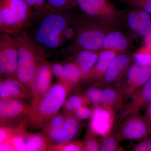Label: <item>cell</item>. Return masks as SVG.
<instances>
[{"mask_svg":"<svg viewBox=\"0 0 151 151\" xmlns=\"http://www.w3.org/2000/svg\"><path fill=\"white\" fill-rule=\"evenodd\" d=\"M80 129L78 119L73 116L66 117L65 123L59 128L46 130L50 139L60 145L70 142Z\"/></svg>","mask_w":151,"mask_h":151,"instance_id":"11","label":"cell"},{"mask_svg":"<svg viewBox=\"0 0 151 151\" xmlns=\"http://www.w3.org/2000/svg\"><path fill=\"white\" fill-rule=\"evenodd\" d=\"M151 76V66H141L136 63L132 65L127 71V93L131 94L138 87L144 85Z\"/></svg>","mask_w":151,"mask_h":151,"instance_id":"13","label":"cell"},{"mask_svg":"<svg viewBox=\"0 0 151 151\" xmlns=\"http://www.w3.org/2000/svg\"><path fill=\"white\" fill-rule=\"evenodd\" d=\"M76 35V30L75 27H72L68 26L65 29L63 33V41L65 40H69L72 39Z\"/></svg>","mask_w":151,"mask_h":151,"instance_id":"37","label":"cell"},{"mask_svg":"<svg viewBox=\"0 0 151 151\" xmlns=\"http://www.w3.org/2000/svg\"><path fill=\"white\" fill-rule=\"evenodd\" d=\"M139 18L140 24L137 33L144 37L151 30V16L145 11L137 9Z\"/></svg>","mask_w":151,"mask_h":151,"instance_id":"23","label":"cell"},{"mask_svg":"<svg viewBox=\"0 0 151 151\" xmlns=\"http://www.w3.org/2000/svg\"><path fill=\"white\" fill-rule=\"evenodd\" d=\"M48 143L45 137L39 134H22V151L46 150Z\"/></svg>","mask_w":151,"mask_h":151,"instance_id":"20","label":"cell"},{"mask_svg":"<svg viewBox=\"0 0 151 151\" xmlns=\"http://www.w3.org/2000/svg\"><path fill=\"white\" fill-rule=\"evenodd\" d=\"M126 118L121 127L120 133L117 134L121 139L138 140L145 136L147 127L142 119L137 115V112L123 117Z\"/></svg>","mask_w":151,"mask_h":151,"instance_id":"9","label":"cell"},{"mask_svg":"<svg viewBox=\"0 0 151 151\" xmlns=\"http://www.w3.org/2000/svg\"><path fill=\"white\" fill-rule=\"evenodd\" d=\"M86 97L91 102L96 105H103V90L96 88L92 87L86 91Z\"/></svg>","mask_w":151,"mask_h":151,"instance_id":"27","label":"cell"},{"mask_svg":"<svg viewBox=\"0 0 151 151\" xmlns=\"http://www.w3.org/2000/svg\"><path fill=\"white\" fill-rule=\"evenodd\" d=\"M51 69L52 74L60 81H61L63 74V66L59 63H55L51 66Z\"/></svg>","mask_w":151,"mask_h":151,"instance_id":"36","label":"cell"},{"mask_svg":"<svg viewBox=\"0 0 151 151\" xmlns=\"http://www.w3.org/2000/svg\"><path fill=\"white\" fill-rule=\"evenodd\" d=\"M14 35L18 43L17 78L24 86L30 87L40 63L38 62L40 49L25 30Z\"/></svg>","mask_w":151,"mask_h":151,"instance_id":"2","label":"cell"},{"mask_svg":"<svg viewBox=\"0 0 151 151\" xmlns=\"http://www.w3.org/2000/svg\"><path fill=\"white\" fill-rule=\"evenodd\" d=\"M54 150L63 151H84V144L79 142H68L63 145H58L54 147Z\"/></svg>","mask_w":151,"mask_h":151,"instance_id":"31","label":"cell"},{"mask_svg":"<svg viewBox=\"0 0 151 151\" xmlns=\"http://www.w3.org/2000/svg\"><path fill=\"white\" fill-rule=\"evenodd\" d=\"M134 58L138 65L151 67V48L144 45L135 52Z\"/></svg>","mask_w":151,"mask_h":151,"instance_id":"22","label":"cell"},{"mask_svg":"<svg viewBox=\"0 0 151 151\" xmlns=\"http://www.w3.org/2000/svg\"><path fill=\"white\" fill-rule=\"evenodd\" d=\"M151 101V76L139 92H137L125 109L123 115L137 112L145 103Z\"/></svg>","mask_w":151,"mask_h":151,"instance_id":"17","label":"cell"},{"mask_svg":"<svg viewBox=\"0 0 151 151\" xmlns=\"http://www.w3.org/2000/svg\"><path fill=\"white\" fill-rule=\"evenodd\" d=\"M68 91L62 83L55 84L43 96L32 102L28 113L31 122L37 126L45 124L63 105Z\"/></svg>","mask_w":151,"mask_h":151,"instance_id":"4","label":"cell"},{"mask_svg":"<svg viewBox=\"0 0 151 151\" xmlns=\"http://www.w3.org/2000/svg\"><path fill=\"white\" fill-rule=\"evenodd\" d=\"M130 59L129 55L125 53L117 55L103 77L104 82L106 84H110L119 79L129 64Z\"/></svg>","mask_w":151,"mask_h":151,"instance_id":"14","label":"cell"},{"mask_svg":"<svg viewBox=\"0 0 151 151\" xmlns=\"http://www.w3.org/2000/svg\"><path fill=\"white\" fill-rule=\"evenodd\" d=\"M127 24L129 28L137 32L139 27L140 21L137 9L130 11L127 14Z\"/></svg>","mask_w":151,"mask_h":151,"instance_id":"30","label":"cell"},{"mask_svg":"<svg viewBox=\"0 0 151 151\" xmlns=\"http://www.w3.org/2000/svg\"><path fill=\"white\" fill-rule=\"evenodd\" d=\"M129 42L125 35L121 32H110L103 40L102 49L114 50L117 52L124 51L128 47Z\"/></svg>","mask_w":151,"mask_h":151,"instance_id":"18","label":"cell"},{"mask_svg":"<svg viewBox=\"0 0 151 151\" xmlns=\"http://www.w3.org/2000/svg\"><path fill=\"white\" fill-rule=\"evenodd\" d=\"M99 53L96 51L81 50L76 58L75 63L81 70L82 78H85L97 62Z\"/></svg>","mask_w":151,"mask_h":151,"instance_id":"19","label":"cell"},{"mask_svg":"<svg viewBox=\"0 0 151 151\" xmlns=\"http://www.w3.org/2000/svg\"><path fill=\"white\" fill-rule=\"evenodd\" d=\"M93 110H91L86 105L81 106L74 112L75 117L78 120H85L92 116Z\"/></svg>","mask_w":151,"mask_h":151,"instance_id":"34","label":"cell"},{"mask_svg":"<svg viewBox=\"0 0 151 151\" xmlns=\"http://www.w3.org/2000/svg\"><path fill=\"white\" fill-rule=\"evenodd\" d=\"M33 12L25 0H0V31L14 35L32 20Z\"/></svg>","mask_w":151,"mask_h":151,"instance_id":"3","label":"cell"},{"mask_svg":"<svg viewBox=\"0 0 151 151\" xmlns=\"http://www.w3.org/2000/svg\"><path fill=\"white\" fill-rule=\"evenodd\" d=\"M51 67L45 62H41L30 87L32 102L43 96L51 87L52 75Z\"/></svg>","mask_w":151,"mask_h":151,"instance_id":"10","label":"cell"},{"mask_svg":"<svg viewBox=\"0 0 151 151\" xmlns=\"http://www.w3.org/2000/svg\"><path fill=\"white\" fill-rule=\"evenodd\" d=\"M100 145L99 141L94 138H89L84 144V151H100Z\"/></svg>","mask_w":151,"mask_h":151,"instance_id":"35","label":"cell"},{"mask_svg":"<svg viewBox=\"0 0 151 151\" xmlns=\"http://www.w3.org/2000/svg\"><path fill=\"white\" fill-rule=\"evenodd\" d=\"M48 9L64 10L76 5V0H47Z\"/></svg>","mask_w":151,"mask_h":151,"instance_id":"28","label":"cell"},{"mask_svg":"<svg viewBox=\"0 0 151 151\" xmlns=\"http://www.w3.org/2000/svg\"><path fill=\"white\" fill-rule=\"evenodd\" d=\"M145 45L151 48V30L144 37Z\"/></svg>","mask_w":151,"mask_h":151,"instance_id":"39","label":"cell"},{"mask_svg":"<svg viewBox=\"0 0 151 151\" xmlns=\"http://www.w3.org/2000/svg\"><path fill=\"white\" fill-rule=\"evenodd\" d=\"M44 12L37 22L32 35H29L40 49L55 50L62 44L63 36L69 26V18L63 10Z\"/></svg>","mask_w":151,"mask_h":151,"instance_id":"1","label":"cell"},{"mask_svg":"<svg viewBox=\"0 0 151 151\" xmlns=\"http://www.w3.org/2000/svg\"><path fill=\"white\" fill-rule=\"evenodd\" d=\"M18 43L15 37L6 33L0 35V73L8 78L16 76Z\"/></svg>","mask_w":151,"mask_h":151,"instance_id":"7","label":"cell"},{"mask_svg":"<svg viewBox=\"0 0 151 151\" xmlns=\"http://www.w3.org/2000/svg\"><path fill=\"white\" fill-rule=\"evenodd\" d=\"M136 151H151V139L147 140L138 144L133 150Z\"/></svg>","mask_w":151,"mask_h":151,"instance_id":"38","label":"cell"},{"mask_svg":"<svg viewBox=\"0 0 151 151\" xmlns=\"http://www.w3.org/2000/svg\"><path fill=\"white\" fill-rule=\"evenodd\" d=\"M103 139L100 145V151H120L121 148L119 146L120 138L118 135L109 134Z\"/></svg>","mask_w":151,"mask_h":151,"instance_id":"25","label":"cell"},{"mask_svg":"<svg viewBox=\"0 0 151 151\" xmlns=\"http://www.w3.org/2000/svg\"><path fill=\"white\" fill-rule=\"evenodd\" d=\"M89 102L86 96L73 95L65 103V110L68 112H74L81 106L86 105Z\"/></svg>","mask_w":151,"mask_h":151,"instance_id":"26","label":"cell"},{"mask_svg":"<svg viewBox=\"0 0 151 151\" xmlns=\"http://www.w3.org/2000/svg\"><path fill=\"white\" fill-rule=\"evenodd\" d=\"M114 50H103L99 52L97 62L85 78H100L103 77L112 60L118 55Z\"/></svg>","mask_w":151,"mask_h":151,"instance_id":"16","label":"cell"},{"mask_svg":"<svg viewBox=\"0 0 151 151\" xmlns=\"http://www.w3.org/2000/svg\"><path fill=\"white\" fill-rule=\"evenodd\" d=\"M27 106L19 99L11 98L1 100L0 103L1 124L4 125L7 122L17 119L25 113L29 112Z\"/></svg>","mask_w":151,"mask_h":151,"instance_id":"12","label":"cell"},{"mask_svg":"<svg viewBox=\"0 0 151 151\" xmlns=\"http://www.w3.org/2000/svg\"><path fill=\"white\" fill-rule=\"evenodd\" d=\"M103 105L114 111V108L119 103L120 95L114 89L106 88L103 90Z\"/></svg>","mask_w":151,"mask_h":151,"instance_id":"24","label":"cell"},{"mask_svg":"<svg viewBox=\"0 0 151 151\" xmlns=\"http://www.w3.org/2000/svg\"><path fill=\"white\" fill-rule=\"evenodd\" d=\"M63 74L60 82L69 89L82 78V74L75 63H68L63 66Z\"/></svg>","mask_w":151,"mask_h":151,"instance_id":"21","label":"cell"},{"mask_svg":"<svg viewBox=\"0 0 151 151\" xmlns=\"http://www.w3.org/2000/svg\"><path fill=\"white\" fill-rule=\"evenodd\" d=\"M76 5L85 15L106 27L116 25L121 14L110 0H76Z\"/></svg>","mask_w":151,"mask_h":151,"instance_id":"5","label":"cell"},{"mask_svg":"<svg viewBox=\"0 0 151 151\" xmlns=\"http://www.w3.org/2000/svg\"><path fill=\"white\" fill-rule=\"evenodd\" d=\"M22 129L19 128L18 129H12L9 127H1L0 129V143L4 142L9 139L13 137L17 134L20 133L22 131Z\"/></svg>","mask_w":151,"mask_h":151,"instance_id":"32","label":"cell"},{"mask_svg":"<svg viewBox=\"0 0 151 151\" xmlns=\"http://www.w3.org/2000/svg\"><path fill=\"white\" fill-rule=\"evenodd\" d=\"M106 27L96 21L79 19L75 24L76 45L81 50L97 51L102 49Z\"/></svg>","mask_w":151,"mask_h":151,"instance_id":"6","label":"cell"},{"mask_svg":"<svg viewBox=\"0 0 151 151\" xmlns=\"http://www.w3.org/2000/svg\"><path fill=\"white\" fill-rule=\"evenodd\" d=\"M25 86L22 84L18 79L9 78L1 81L0 84V99L16 98L22 99L27 96Z\"/></svg>","mask_w":151,"mask_h":151,"instance_id":"15","label":"cell"},{"mask_svg":"<svg viewBox=\"0 0 151 151\" xmlns=\"http://www.w3.org/2000/svg\"><path fill=\"white\" fill-rule=\"evenodd\" d=\"M66 117L61 115H56L52 116L47 123L46 130L59 128L65 123Z\"/></svg>","mask_w":151,"mask_h":151,"instance_id":"33","label":"cell"},{"mask_svg":"<svg viewBox=\"0 0 151 151\" xmlns=\"http://www.w3.org/2000/svg\"><path fill=\"white\" fill-rule=\"evenodd\" d=\"M122 2L145 11L151 16V0H121Z\"/></svg>","mask_w":151,"mask_h":151,"instance_id":"29","label":"cell"},{"mask_svg":"<svg viewBox=\"0 0 151 151\" xmlns=\"http://www.w3.org/2000/svg\"><path fill=\"white\" fill-rule=\"evenodd\" d=\"M114 120V111L103 105H96L89 125L91 132L103 138L107 137L113 129Z\"/></svg>","mask_w":151,"mask_h":151,"instance_id":"8","label":"cell"},{"mask_svg":"<svg viewBox=\"0 0 151 151\" xmlns=\"http://www.w3.org/2000/svg\"><path fill=\"white\" fill-rule=\"evenodd\" d=\"M147 113L149 116L151 117V103L149 106L148 109Z\"/></svg>","mask_w":151,"mask_h":151,"instance_id":"40","label":"cell"}]
</instances>
